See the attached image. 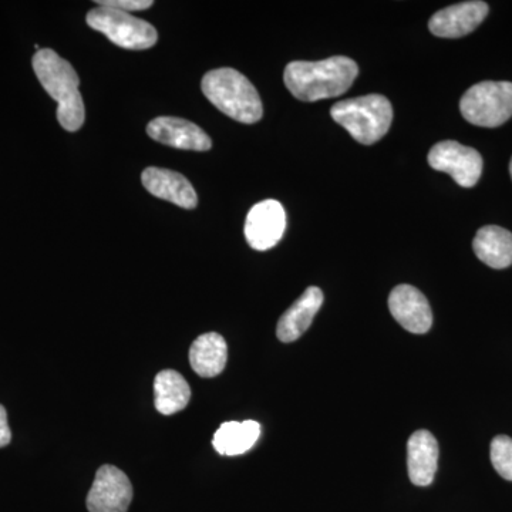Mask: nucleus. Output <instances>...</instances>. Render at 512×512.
<instances>
[{"instance_id": "nucleus-20", "label": "nucleus", "mask_w": 512, "mask_h": 512, "mask_svg": "<svg viewBox=\"0 0 512 512\" xmlns=\"http://www.w3.org/2000/svg\"><path fill=\"white\" fill-rule=\"evenodd\" d=\"M490 457L493 467L504 480L512 481V439L497 436L491 441Z\"/></svg>"}, {"instance_id": "nucleus-5", "label": "nucleus", "mask_w": 512, "mask_h": 512, "mask_svg": "<svg viewBox=\"0 0 512 512\" xmlns=\"http://www.w3.org/2000/svg\"><path fill=\"white\" fill-rule=\"evenodd\" d=\"M87 25L109 37L111 43L128 50H146L156 45L153 25L123 10L97 6L87 13Z\"/></svg>"}, {"instance_id": "nucleus-13", "label": "nucleus", "mask_w": 512, "mask_h": 512, "mask_svg": "<svg viewBox=\"0 0 512 512\" xmlns=\"http://www.w3.org/2000/svg\"><path fill=\"white\" fill-rule=\"evenodd\" d=\"M141 181L146 190L160 200L173 202L184 210L197 207V192L184 175L165 168L148 167L143 171Z\"/></svg>"}, {"instance_id": "nucleus-21", "label": "nucleus", "mask_w": 512, "mask_h": 512, "mask_svg": "<svg viewBox=\"0 0 512 512\" xmlns=\"http://www.w3.org/2000/svg\"><path fill=\"white\" fill-rule=\"evenodd\" d=\"M96 5L131 13L137 12V10L150 9L154 2L153 0H97Z\"/></svg>"}, {"instance_id": "nucleus-8", "label": "nucleus", "mask_w": 512, "mask_h": 512, "mask_svg": "<svg viewBox=\"0 0 512 512\" xmlns=\"http://www.w3.org/2000/svg\"><path fill=\"white\" fill-rule=\"evenodd\" d=\"M130 478L116 466H101L87 495L89 512H127L133 501Z\"/></svg>"}, {"instance_id": "nucleus-16", "label": "nucleus", "mask_w": 512, "mask_h": 512, "mask_svg": "<svg viewBox=\"0 0 512 512\" xmlns=\"http://www.w3.org/2000/svg\"><path fill=\"white\" fill-rule=\"evenodd\" d=\"M228 346L220 333H205L192 343L190 363L198 376L211 379L221 375L227 366Z\"/></svg>"}, {"instance_id": "nucleus-23", "label": "nucleus", "mask_w": 512, "mask_h": 512, "mask_svg": "<svg viewBox=\"0 0 512 512\" xmlns=\"http://www.w3.org/2000/svg\"><path fill=\"white\" fill-rule=\"evenodd\" d=\"M510 173H511V178H512V158H511V163H510Z\"/></svg>"}, {"instance_id": "nucleus-12", "label": "nucleus", "mask_w": 512, "mask_h": 512, "mask_svg": "<svg viewBox=\"0 0 512 512\" xmlns=\"http://www.w3.org/2000/svg\"><path fill=\"white\" fill-rule=\"evenodd\" d=\"M147 134L164 146L180 150L208 151L212 147L211 138L201 127L178 117H157L151 120Z\"/></svg>"}, {"instance_id": "nucleus-18", "label": "nucleus", "mask_w": 512, "mask_h": 512, "mask_svg": "<svg viewBox=\"0 0 512 512\" xmlns=\"http://www.w3.org/2000/svg\"><path fill=\"white\" fill-rule=\"evenodd\" d=\"M261 436V424L254 420L227 421L214 434L212 446L221 456H241L255 446Z\"/></svg>"}, {"instance_id": "nucleus-15", "label": "nucleus", "mask_w": 512, "mask_h": 512, "mask_svg": "<svg viewBox=\"0 0 512 512\" xmlns=\"http://www.w3.org/2000/svg\"><path fill=\"white\" fill-rule=\"evenodd\" d=\"M323 305V293L316 286L306 289L301 298L281 316L276 328V336L281 342L291 343L301 338L311 328L316 313Z\"/></svg>"}, {"instance_id": "nucleus-4", "label": "nucleus", "mask_w": 512, "mask_h": 512, "mask_svg": "<svg viewBox=\"0 0 512 512\" xmlns=\"http://www.w3.org/2000/svg\"><path fill=\"white\" fill-rule=\"evenodd\" d=\"M330 116L349 131L357 143L375 144L382 140L392 126V103L382 94L342 100L330 109Z\"/></svg>"}, {"instance_id": "nucleus-14", "label": "nucleus", "mask_w": 512, "mask_h": 512, "mask_svg": "<svg viewBox=\"0 0 512 512\" xmlns=\"http://www.w3.org/2000/svg\"><path fill=\"white\" fill-rule=\"evenodd\" d=\"M439 466V443L427 430H419L407 441V470L410 481L417 487H427L434 481Z\"/></svg>"}, {"instance_id": "nucleus-3", "label": "nucleus", "mask_w": 512, "mask_h": 512, "mask_svg": "<svg viewBox=\"0 0 512 512\" xmlns=\"http://www.w3.org/2000/svg\"><path fill=\"white\" fill-rule=\"evenodd\" d=\"M202 93L222 113L244 124H254L264 116L261 97L244 74L222 67L205 74Z\"/></svg>"}, {"instance_id": "nucleus-11", "label": "nucleus", "mask_w": 512, "mask_h": 512, "mask_svg": "<svg viewBox=\"0 0 512 512\" xmlns=\"http://www.w3.org/2000/svg\"><path fill=\"white\" fill-rule=\"evenodd\" d=\"M488 5L480 0L457 3L440 10L430 19L429 29L434 36L457 39L474 32L487 18Z\"/></svg>"}, {"instance_id": "nucleus-1", "label": "nucleus", "mask_w": 512, "mask_h": 512, "mask_svg": "<svg viewBox=\"0 0 512 512\" xmlns=\"http://www.w3.org/2000/svg\"><path fill=\"white\" fill-rule=\"evenodd\" d=\"M359 67L346 56H333L320 62H291L284 80L298 100L318 101L345 94L355 82Z\"/></svg>"}, {"instance_id": "nucleus-6", "label": "nucleus", "mask_w": 512, "mask_h": 512, "mask_svg": "<svg viewBox=\"0 0 512 512\" xmlns=\"http://www.w3.org/2000/svg\"><path fill=\"white\" fill-rule=\"evenodd\" d=\"M460 110L468 123L478 127H500L512 117V83L474 84L461 97Z\"/></svg>"}, {"instance_id": "nucleus-7", "label": "nucleus", "mask_w": 512, "mask_h": 512, "mask_svg": "<svg viewBox=\"0 0 512 512\" xmlns=\"http://www.w3.org/2000/svg\"><path fill=\"white\" fill-rule=\"evenodd\" d=\"M429 164L433 170L446 173L460 187H474L483 173V158L474 148L457 141H441L431 148Z\"/></svg>"}, {"instance_id": "nucleus-22", "label": "nucleus", "mask_w": 512, "mask_h": 512, "mask_svg": "<svg viewBox=\"0 0 512 512\" xmlns=\"http://www.w3.org/2000/svg\"><path fill=\"white\" fill-rule=\"evenodd\" d=\"M10 440H12V431H10L8 423V413L0 404V448L8 446Z\"/></svg>"}, {"instance_id": "nucleus-17", "label": "nucleus", "mask_w": 512, "mask_h": 512, "mask_svg": "<svg viewBox=\"0 0 512 512\" xmlns=\"http://www.w3.org/2000/svg\"><path fill=\"white\" fill-rule=\"evenodd\" d=\"M477 258L493 269L512 265V234L508 229L487 225L478 229L473 241Z\"/></svg>"}, {"instance_id": "nucleus-2", "label": "nucleus", "mask_w": 512, "mask_h": 512, "mask_svg": "<svg viewBox=\"0 0 512 512\" xmlns=\"http://www.w3.org/2000/svg\"><path fill=\"white\" fill-rule=\"evenodd\" d=\"M32 64L43 89L59 104L57 120L60 126L72 133L80 130L86 119V110L79 90V74L72 64L52 49H40L33 56Z\"/></svg>"}, {"instance_id": "nucleus-10", "label": "nucleus", "mask_w": 512, "mask_h": 512, "mask_svg": "<svg viewBox=\"0 0 512 512\" xmlns=\"http://www.w3.org/2000/svg\"><path fill=\"white\" fill-rule=\"evenodd\" d=\"M393 318L409 332L423 335L433 325V312L426 296L412 285H399L389 296Z\"/></svg>"}, {"instance_id": "nucleus-19", "label": "nucleus", "mask_w": 512, "mask_h": 512, "mask_svg": "<svg viewBox=\"0 0 512 512\" xmlns=\"http://www.w3.org/2000/svg\"><path fill=\"white\" fill-rule=\"evenodd\" d=\"M191 399L190 384L175 370H163L154 380V403L158 413L173 416L188 406Z\"/></svg>"}, {"instance_id": "nucleus-9", "label": "nucleus", "mask_w": 512, "mask_h": 512, "mask_svg": "<svg viewBox=\"0 0 512 512\" xmlns=\"http://www.w3.org/2000/svg\"><path fill=\"white\" fill-rule=\"evenodd\" d=\"M286 229V212L281 202L265 200L254 205L245 221V238L256 251L274 248Z\"/></svg>"}]
</instances>
